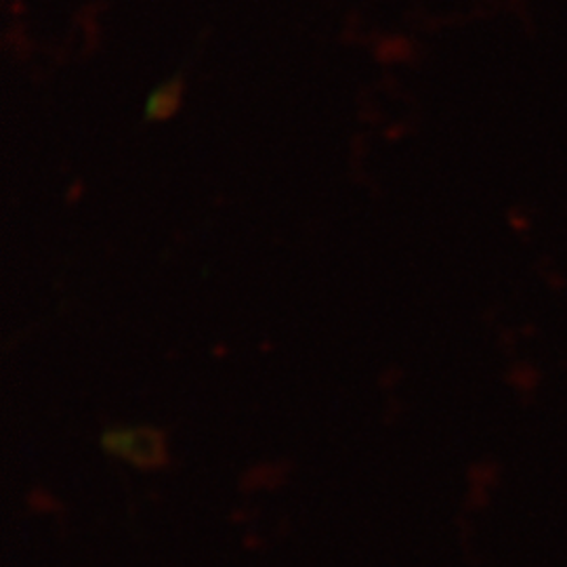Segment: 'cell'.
I'll return each mask as SVG.
<instances>
[{
    "instance_id": "6da1fadb",
    "label": "cell",
    "mask_w": 567,
    "mask_h": 567,
    "mask_svg": "<svg viewBox=\"0 0 567 567\" xmlns=\"http://www.w3.org/2000/svg\"><path fill=\"white\" fill-rule=\"evenodd\" d=\"M183 82L182 79H173L171 82L163 84L147 102L145 107V116L150 121H164L168 116H173L182 103Z\"/></svg>"
}]
</instances>
